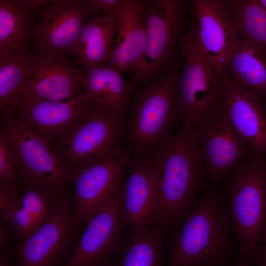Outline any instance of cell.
Here are the masks:
<instances>
[{
    "label": "cell",
    "mask_w": 266,
    "mask_h": 266,
    "mask_svg": "<svg viewBox=\"0 0 266 266\" xmlns=\"http://www.w3.org/2000/svg\"><path fill=\"white\" fill-rule=\"evenodd\" d=\"M153 155L155 223L164 230L188 209L207 179L191 125L183 123Z\"/></svg>",
    "instance_id": "cell-1"
},
{
    "label": "cell",
    "mask_w": 266,
    "mask_h": 266,
    "mask_svg": "<svg viewBox=\"0 0 266 266\" xmlns=\"http://www.w3.org/2000/svg\"><path fill=\"white\" fill-rule=\"evenodd\" d=\"M213 185L178 231L172 250L174 266H217L228 255L233 227L226 203Z\"/></svg>",
    "instance_id": "cell-2"
},
{
    "label": "cell",
    "mask_w": 266,
    "mask_h": 266,
    "mask_svg": "<svg viewBox=\"0 0 266 266\" xmlns=\"http://www.w3.org/2000/svg\"><path fill=\"white\" fill-rule=\"evenodd\" d=\"M188 5L183 0H152L145 15L144 51L130 81L133 88L177 70L187 31Z\"/></svg>",
    "instance_id": "cell-3"
},
{
    "label": "cell",
    "mask_w": 266,
    "mask_h": 266,
    "mask_svg": "<svg viewBox=\"0 0 266 266\" xmlns=\"http://www.w3.org/2000/svg\"><path fill=\"white\" fill-rule=\"evenodd\" d=\"M1 133L14 159L19 180L58 200L73 174L52 147L31 131L12 107L0 111Z\"/></svg>",
    "instance_id": "cell-4"
},
{
    "label": "cell",
    "mask_w": 266,
    "mask_h": 266,
    "mask_svg": "<svg viewBox=\"0 0 266 266\" xmlns=\"http://www.w3.org/2000/svg\"><path fill=\"white\" fill-rule=\"evenodd\" d=\"M260 155L256 153L233 172L227 192V209L241 261L246 263L266 232L265 166Z\"/></svg>",
    "instance_id": "cell-5"
},
{
    "label": "cell",
    "mask_w": 266,
    "mask_h": 266,
    "mask_svg": "<svg viewBox=\"0 0 266 266\" xmlns=\"http://www.w3.org/2000/svg\"><path fill=\"white\" fill-rule=\"evenodd\" d=\"M174 71L156 81L141 85L136 92L128 124V137L134 157H148L172 133L179 111Z\"/></svg>",
    "instance_id": "cell-6"
},
{
    "label": "cell",
    "mask_w": 266,
    "mask_h": 266,
    "mask_svg": "<svg viewBox=\"0 0 266 266\" xmlns=\"http://www.w3.org/2000/svg\"><path fill=\"white\" fill-rule=\"evenodd\" d=\"M181 58L183 62L176 80V103L184 123L195 127L220 100L221 81L189 30L183 40Z\"/></svg>",
    "instance_id": "cell-7"
},
{
    "label": "cell",
    "mask_w": 266,
    "mask_h": 266,
    "mask_svg": "<svg viewBox=\"0 0 266 266\" xmlns=\"http://www.w3.org/2000/svg\"><path fill=\"white\" fill-rule=\"evenodd\" d=\"M125 122L93 105L75 129L52 146L64 166L73 174L116 148Z\"/></svg>",
    "instance_id": "cell-8"
},
{
    "label": "cell",
    "mask_w": 266,
    "mask_h": 266,
    "mask_svg": "<svg viewBox=\"0 0 266 266\" xmlns=\"http://www.w3.org/2000/svg\"><path fill=\"white\" fill-rule=\"evenodd\" d=\"M194 128L207 179L212 185L233 172L252 150L232 127L221 99Z\"/></svg>",
    "instance_id": "cell-9"
},
{
    "label": "cell",
    "mask_w": 266,
    "mask_h": 266,
    "mask_svg": "<svg viewBox=\"0 0 266 266\" xmlns=\"http://www.w3.org/2000/svg\"><path fill=\"white\" fill-rule=\"evenodd\" d=\"M131 159L127 150L118 147L73 175L76 226H86L114 195Z\"/></svg>",
    "instance_id": "cell-10"
},
{
    "label": "cell",
    "mask_w": 266,
    "mask_h": 266,
    "mask_svg": "<svg viewBox=\"0 0 266 266\" xmlns=\"http://www.w3.org/2000/svg\"><path fill=\"white\" fill-rule=\"evenodd\" d=\"M191 32L221 81L230 57L241 38L225 0L188 1Z\"/></svg>",
    "instance_id": "cell-11"
},
{
    "label": "cell",
    "mask_w": 266,
    "mask_h": 266,
    "mask_svg": "<svg viewBox=\"0 0 266 266\" xmlns=\"http://www.w3.org/2000/svg\"><path fill=\"white\" fill-rule=\"evenodd\" d=\"M36 14L31 53L44 56L68 53L91 16L85 0H52L38 9Z\"/></svg>",
    "instance_id": "cell-12"
},
{
    "label": "cell",
    "mask_w": 266,
    "mask_h": 266,
    "mask_svg": "<svg viewBox=\"0 0 266 266\" xmlns=\"http://www.w3.org/2000/svg\"><path fill=\"white\" fill-rule=\"evenodd\" d=\"M93 105L82 92L67 101L21 98L12 108L31 131L52 147L75 129Z\"/></svg>",
    "instance_id": "cell-13"
},
{
    "label": "cell",
    "mask_w": 266,
    "mask_h": 266,
    "mask_svg": "<svg viewBox=\"0 0 266 266\" xmlns=\"http://www.w3.org/2000/svg\"><path fill=\"white\" fill-rule=\"evenodd\" d=\"M74 212L72 201L61 197L49 218L28 238L19 242L17 266H55L72 241L77 226Z\"/></svg>",
    "instance_id": "cell-14"
},
{
    "label": "cell",
    "mask_w": 266,
    "mask_h": 266,
    "mask_svg": "<svg viewBox=\"0 0 266 266\" xmlns=\"http://www.w3.org/2000/svg\"><path fill=\"white\" fill-rule=\"evenodd\" d=\"M32 54V65L19 99L67 101L83 92L85 72L70 59Z\"/></svg>",
    "instance_id": "cell-15"
},
{
    "label": "cell",
    "mask_w": 266,
    "mask_h": 266,
    "mask_svg": "<svg viewBox=\"0 0 266 266\" xmlns=\"http://www.w3.org/2000/svg\"><path fill=\"white\" fill-rule=\"evenodd\" d=\"M121 185L86 226L65 266H100L115 249L123 221Z\"/></svg>",
    "instance_id": "cell-16"
},
{
    "label": "cell",
    "mask_w": 266,
    "mask_h": 266,
    "mask_svg": "<svg viewBox=\"0 0 266 266\" xmlns=\"http://www.w3.org/2000/svg\"><path fill=\"white\" fill-rule=\"evenodd\" d=\"M129 168L128 177L122 185L123 219L133 233H138L155 223L157 198L152 160L134 157Z\"/></svg>",
    "instance_id": "cell-17"
},
{
    "label": "cell",
    "mask_w": 266,
    "mask_h": 266,
    "mask_svg": "<svg viewBox=\"0 0 266 266\" xmlns=\"http://www.w3.org/2000/svg\"><path fill=\"white\" fill-rule=\"evenodd\" d=\"M151 1L121 0L116 13L118 31L109 65L121 71H134L145 47V15Z\"/></svg>",
    "instance_id": "cell-18"
},
{
    "label": "cell",
    "mask_w": 266,
    "mask_h": 266,
    "mask_svg": "<svg viewBox=\"0 0 266 266\" xmlns=\"http://www.w3.org/2000/svg\"><path fill=\"white\" fill-rule=\"evenodd\" d=\"M221 100L234 130L256 153L266 152V110L261 101L221 80Z\"/></svg>",
    "instance_id": "cell-19"
},
{
    "label": "cell",
    "mask_w": 266,
    "mask_h": 266,
    "mask_svg": "<svg viewBox=\"0 0 266 266\" xmlns=\"http://www.w3.org/2000/svg\"><path fill=\"white\" fill-rule=\"evenodd\" d=\"M82 87L94 105L125 122L133 87L121 71L108 64L91 66L86 69Z\"/></svg>",
    "instance_id": "cell-20"
},
{
    "label": "cell",
    "mask_w": 266,
    "mask_h": 266,
    "mask_svg": "<svg viewBox=\"0 0 266 266\" xmlns=\"http://www.w3.org/2000/svg\"><path fill=\"white\" fill-rule=\"evenodd\" d=\"M222 79L262 102L266 101V51L240 38Z\"/></svg>",
    "instance_id": "cell-21"
},
{
    "label": "cell",
    "mask_w": 266,
    "mask_h": 266,
    "mask_svg": "<svg viewBox=\"0 0 266 266\" xmlns=\"http://www.w3.org/2000/svg\"><path fill=\"white\" fill-rule=\"evenodd\" d=\"M118 31L116 14L90 16L68 53L85 69L100 64H108Z\"/></svg>",
    "instance_id": "cell-22"
},
{
    "label": "cell",
    "mask_w": 266,
    "mask_h": 266,
    "mask_svg": "<svg viewBox=\"0 0 266 266\" xmlns=\"http://www.w3.org/2000/svg\"><path fill=\"white\" fill-rule=\"evenodd\" d=\"M58 200L35 186H26L6 220L19 242L28 238L49 218Z\"/></svg>",
    "instance_id": "cell-23"
},
{
    "label": "cell",
    "mask_w": 266,
    "mask_h": 266,
    "mask_svg": "<svg viewBox=\"0 0 266 266\" xmlns=\"http://www.w3.org/2000/svg\"><path fill=\"white\" fill-rule=\"evenodd\" d=\"M35 21L23 0H0V58L27 51Z\"/></svg>",
    "instance_id": "cell-24"
},
{
    "label": "cell",
    "mask_w": 266,
    "mask_h": 266,
    "mask_svg": "<svg viewBox=\"0 0 266 266\" xmlns=\"http://www.w3.org/2000/svg\"><path fill=\"white\" fill-rule=\"evenodd\" d=\"M240 38L266 51V10L259 0H225Z\"/></svg>",
    "instance_id": "cell-25"
},
{
    "label": "cell",
    "mask_w": 266,
    "mask_h": 266,
    "mask_svg": "<svg viewBox=\"0 0 266 266\" xmlns=\"http://www.w3.org/2000/svg\"><path fill=\"white\" fill-rule=\"evenodd\" d=\"M33 62V55L16 52L0 58V111L12 107L19 99Z\"/></svg>",
    "instance_id": "cell-26"
},
{
    "label": "cell",
    "mask_w": 266,
    "mask_h": 266,
    "mask_svg": "<svg viewBox=\"0 0 266 266\" xmlns=\"http://www.w3.org/2000/svg\"><path fill=\"white\" fill-rule=\"evenodd\" d=\"M164 229L149 228L133 233L124 251L119 266H158Z\"/></svg>",
    "instance_id": "cell-27"
},
{
    "label": "cell",
    "mask_w": 266,
    "mask_h": 266,
    "mask_svg": "<svg viewBox=\"0 0 266 266\" xmlns=\"http://www.w3.org/2000/svg\"><path fill=\"white\" fill-rule=\"evenodd\" d=\"M19 175L11 151L0 133V189L20 197Z\"/></svg>",
    "instance_id": "cell-28"
},
{
    "label": "cell",
    "mask_w": 266,
    "mask_h": 266,
    "mask_svg": "<svg viewBox=\"0 0 266 266\" xmlns=\"http://www.w3.org/2000/svg\"><path fill=\"white\" fill-rule=\"evenodd\" d=\"M85 1L92 16L101 14V12L105 15L116 14L121 0H85Z\"/></svg>",
    "instance_id": "cell-29"
},
{
    "label": "cell",
    "mask_w": 266,
    "mask_h": 266,
    "mask_svg": "<svg viewBox=\"0 0 266 266\" xmlns=\"http://www.w3.org/2000/svg\"><path fill=\"white\" fill-rule=\"evenodd\" d=\"M251 259L253 266H266V232Z\"/></svg>",
    "instance_id": "cell-30"
},
{
    "label": "cell",
    "mask_w": 266,
    "mask_h": 266,
    "mask_svg": "<svg viewBox=\"0 0 266 266\" xmlns=\"http://www.w3.org/2000/svg\"><path fill=\"white\" fill-rule=\"evenodd\" d=\"M7 224L1 221L0 223V249L1 252L6 251L10 238V228Z\"/></svg>",
    "instance_id": "cell-31"
},
{
    "label": "cell",
    "mask_w": 266,
    "mask_h": 266,
    "mask_svg": "<svg viewBox=\"0 0 266 266\" xmlns=\"http://www.w3.org/2000/svg\"><path fill=\"white\" fill-rule=\"evenodd\" d=\"M26 6L33 12L50 3L49 0H23Z\"/></svg>",
    "instance_id": "cell-32"
},
{
    "label": "cell",
    "mask_w": 266,
    "mask_h": 266,
    "mask_svg": "<svg viewBox=\"0 0 266 266\" xmlns=\"http://www.w3.org/2000/svg\"><path fill=\"white\" fill-rule=\"evenodd\" d=\"M0 256V266H9L8 255L6 251L1 252Z\"/></svg>",
    "instance_id": "cell-33"
},
{
    "label": "cell",
    "mask_w": 266,
    "mask_h": 266,
    "mask_svg": "<svg viewBox=\"0 0 266 266\" xmlns=\"http://www.w3.org/2000/svg\"><path fill=\"white\" fill-rule=\"evenodd\" d=\"M236 266H249L247 264V263L240 261V263L238 264Z\"/></svg>",
    "instance_id": "cell-34"
},
{
    "label": "cell",
    "mask_w": 266,
    "mask_h": 266,
    "mask_svg": "<svg viewBox=\"0 0 266 266\" xmlns=\"http://www.w3.org/2000/svg\"><path fill=\"white\" fill-rule=\"evenodd\" d=\"M259 1L266 10V0H259Z\"/></svg>",
    "instance_id": "cell-35"
},
{
    "label": "cell",
    "mask_w": 266,
    "mask_h": 266,
    "mask_svg": "<svg viewBox=\"0 0 266 266\" xmlns=\"http://www.w3.org/2000/svg\"><path fill=\"white\" fill-rule=\"evenodd\" d=\"M265 185H266V166H265Z\"/></svg>",
    "instance_id": "cell-36"
},
{
    "label": "cell",
    "mask_w": 266,
    "mask_h": 266,
    "mask_svg": "<svg viewBox=\"0 0 266 266\" xmlns=\"http://www.w3.org/2000/svg\"><path fill=\"white\" fill-rule=\"evenodd\" d=\"M264 107H265V106H264ZM265 109H266V107H265Z\"/></svg>",
    "instance_id": "cell-37"
}]
</instances>
